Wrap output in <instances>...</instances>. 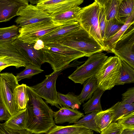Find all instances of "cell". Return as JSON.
<instances>
[{
    "mask_svg": "<svg viewBox=\"0 0 134 134\" xmlns=\"http://www.w3.org/2000/svg\"><path fill=\"white\" fill-rule=\"evenodd\" d=\"M27 90L29 99L26 108L25 129L32 134H46L56 125L54 111L31 87L27 86Z\"/></svg>",
    "mask_w": 134,
    "mask_h": 134,
    "instance_id": "cell-1",
    "label": "cell"
},
{
    "mask_svg": "<svg viewBox=\"0 0 134 134\" xmlns=\"http://www.w3.org/2000/svg\"><path fill=\"white\" fill-rule=\"evenodd\" d=\"M40 50L44 63H49L54 72L70 67L71 62L85 56L83 53L58 42L45 45Z\"/></svg>",
    "mask_w": 134,
    "mask_h": 134,
    "instance_id": "cell-2",
    "label": "cell"
},
{
    "mask_svg": "<svg viewBox=\"0 0 134 134\" xmlns=\"http://www.w3.org/2000/svg\"><path fill=\"white\" fill-rule=\"evenodd\" d=\"M57 42L80 51L86 57L104 51L100 44L81 27L68 34Z\"/></svg>",
    "mask_w": 134,
    "mask_h": 134,
    "instance_id": "cell-3",
    "label": "cell"
},
{
    "mask_svg": "<svg viewBox=\"0 0 134 134\" xmlns=\"http://www.w3.org/2000/svg\"><path fill=\"white\" fill-rule=\"evenodd\" d=\"M99 5L96 0L92 3L82 8L78 16L80 25L95 39L105 51L99 29L98 17Z\"/></svg>",
    "mask_w": 134,
    "mask_h": 134,
    "instance_id": "cell-4",
    "label": "cell"
},
{
    "mask_svg": "<svg viewBox=\"0 0 134 134\" xmlns=\"http://www.w3.org/2000/svg\"><path fill=\"white\" fill-rule=\"evenodd\" d=\"M121 66L119 58L115 55L108 57L95 76L98 88L104 92L116 85Z\"/></svg>",
    "mask_w": 134,
    "mask_h": 134,
    "instance_id": "cell-5",
    "label": "cell"
},
{
    "mask_svg": "<svg viewBox=\"0 0 134 134\" xmlns=\"http://www.w3.org/2000/svg\"><path fill=\"white\" fill-rule=\"evenodd\" d=\"M82 65L77 68L68 78L75 83L83 84L87 79L95 76L108 57L101 52L88 57Z\"/></svg>",
    "mask_w": 134,
    "mask_h": 134,
    "instance_id": "cell-6",
    "label": "cell"
},
{
    "mask_svg": "<svg viewBox=\"0 0 134 134\" xmlns=\"http://www.w3.org/2000/svg\"><path fill=\"white\" fill-rule=\"evenodd\" d=\"M62 25L51 20L27 25L19 28L17 39L24 43L33 44L43 36Z\"/></svg>",
    "mask_w": 134,
    "mask_h": 134,
    "instance_id": "cell-7",
    "label": "cell"
},
{
    "mask_svg": "<svg viewBox=\"0 0 134 134\" xmlns=\"http://www.w3.org/2000/svg\"><path fill=\"white\" fill-rule=\"evenodd\" d=\"M12 73H0V94L2 103L11 116L19 111L14 99V91L19 85Z\"/></svg>",
    "mask_w": 134,
    "mask_h": 134,
    "instance_id": "cell-8",
    "label": "cell"
},
{
    "mask_svg": "<svg viewBox=\"0 0 134 134\" xmlns=\"http://www.w3.org/2000/svg\"><path fill=\"white\" fill-rule=\"evenodd\" d=\"M131 25L116 43L110 52L134 68V26Z\"/></svg>",
    "mask_w": 134,
    "mask_h": 134,
    "instance_id": "cell-9",
    "label": "cell"
},
{
    "mask_svg": "<svg viewBox=\"0 0 134 134\" xmlns=\"http://www.w3.org/2000/svg\"><path fill=\"white\" fill-rule=\"evenodd\" d=\"M65 69L53 71L51 74L46 75V78L42 82L30 86L35 92L45 100L47 104L59 109L61 108L58 104L56 83L61 72Z\"/></svg>",
    "mask_w": 134,
    "mask_h": 134,
    "instance_id": "cell-10",
    "label": "cell"
},
{
    "mask_svg": "<svg viewBox=\"0 0 134 134\" xmlns=\"http://www.w3.org/2000/svg\"><path fill=\"white\" fill-rule=\"evenodd\" d=\"M15 20L20 28L37 23L52 20V16L36 5L28 4L21 7Z\"/></svg>",
    "mask_w": 134,
    "mask_h": 134,
    "instance_id": "cell-11",
    "label": "cell"
},
{
    "mask_svg": "<svg viewBox=\"0 0 134 134\" xmlns=\"http://www.w3.org/2000/svg\"><path fill=\"white\" fill-rule=\"evenodd\" d=\"M12 43L0 45V72L9 66L18 68L30 64Z\"/></svg>",
    "mask_w": 134,
    "mask_h": 134,
    "instance_id": "cell-12",
    "label": "cell"
},
{
    "mask_svg": "<svg viewBox=\"0 0 134 134\" xmlns=\"http://www.w3.org/2000/svg\"><path fill=\"white\" fill-rule=\"evenodd\" d=\"M83 1V0H39L36 5L52 16L74 7L79 6Z\"/></svg>",
    "mask_w": 134,
    "mask_h": 134,
    "instance_id": "cell-13",
    "label": "cell"
},
{
    "mask_svg": "<svg viewBox=\"0 0 134 134\" xmlns=\"http://www.w3.org/2000/svg\"><path fill=\"white\" fill-rule=\"evenodd\" d=\"M12 43L30 64L41 68L44 61L41 50L35 49L34 44L24 43L17 38Z\"/></svg>",
    "mask_w": 134,
    "mask_h": 134,
    "instance_id": "cell-14",
    "label": "cell"
},
{
    "mask_svg": "<svg viewBox=\"0 0 134 134\" xmlns=\"http://www.w3.org/2000/svg\"><path fill=\"white\" fill-rule=\"evenodd\" d=\"M28 4L27 0H0V23L8 21L17 16L20 9Z\"/></svg>",
    "mask_w": 134,
    "mask_h": 134,
    "instance_id": "cell-15",
    "label": "cell"
},
{
    "mask_svg": "<svg viewBox=\"0 0 134 134\" xmlns=\"http://www.w3.org/2000/svg\"><path fill=\"white\" fill-rule=\"evenodd\" d=\"M81 27L77 22L62 25L45 35L40 40L44 45L57 42L70 32Z\"/></svg>",
    "mask_w": 134,
    "mask_h": 134,
    "instance_id": "cell-16",
    "label": "cell"
},
{
    "mask_svg": "<svg viewBox=\"0 0 134 134\" xmlns=\"http://www.w3.org/2000/svg\"><path fill=\"white\" fill-rule=\"evenodd\" d=\"M84 116L83 113L77 109L62 107L58 110L54 111L53 118L55 124H61L66 122L75 124Z\"/></svg>",
    "mask_w": 134,
    "mask_h": 134,
    "instance_id": "cell-17",
    "label": "cell"
},
{
    "mask_svg": "<svg viewBox=\"0 0 134 134\" xmlns=\"http://www.w3.org/2000/svg\"><path fill=\"white\" fill-rule=\"evenodd\" d=\"M46 134H93V132L74 124L65 126L56 125Z\"/></svg>",
    "mask_w": 134,
    "mask_h": 134,
    "instance_id": "cell-18",
    "label": "cell"
},
{
    "mask_svg": "<svg viewBox=\"0 0 134 134\" xmlns=\"http://www.w3.org/2000/svg\"><path fill=\"white\" fill-rule=\"evenodd\" d=\"M81 8L79 6L75 7L61 13L51 16L52 20L63 25L77 22L78 15Z\"/></svg>",
    "mask_w": 134,
    "mask_h": 134,
    "instance_id": "cell-19",
    "label": "cell"
},
{
    "mask_svg": "<svg viewBox=\"0 0 134 134\" xmlns=\"http://www.w3.org/2000/svg\"><path fill=\"white\" fill-rule=\"evenodd\" d=\"M27 120L26 108L19 110L4 123L7 127L14 130L25 129Z\"/></svg>",
    "mask_w": 134,
    "mask_h": 134,
    "instance_id": "cell-20",
    "label": "cell"
},
{
    "mask_svg": "<svg viewBox=\"0 0 134 134\" xmlns=\"http://www.w3.org/2000/svg\"><path fill=\"white\" fill-rule=\"evenodd\" d=\"M104 92L103 90L98 88L88 101L83 104V109L85 114L98 113L103 110L100 100Z\"/></svg>",
    "mask_w": 134,
    "mask_h": 134,
    "instance_id": "cell-21",
    "label": "cell"
},
{
    "mask_svg": "<svg viewBox=\"0 0 134 134\" xmlns=\"http://www.w3.org/2000/svg\"><path fill=\"white\" fill-rule=\"evenodd\" d=\"M103 8L106 20L117 18L119 4L121 0H96Z\"/></svg>",
    "mask_w": 134,
    "mask_h": 134,
    "instance_id": "cell-22",
    "label": "cell"
},
{
    "mask_svg": "<svg viewBox=\"0 0 134 134\" xmlns=\"http://www.w3.org/2000/svg\"><path fill=\"white\" fill-rule=\"evenodd\" d=\"M112 122H116L119 119L131 112H134V103L132 104L118 102L111 108Z\"/></svg>",
    "mask_w": 134,
    "mask_h": 134,
    "instance_id": "cell-23",
    "label": "cell"
},
{
    "mask_svg": "<svg viewBox=\"0 0 134 134\" xmlns=\"http://www.w3.org/2000/svg\"><path fill=\"white\" fill-rule=\"evenodd\" d=\"M58 103L60 108L70 107L73 109H79L82 103L77 96L69 92L66 94H63L58 92Z\"/></svg>",
    "mask_w": 134,
    "mask_h": 134,
    "instance_id": "cell-24",
    "label": "cell"
},
{
    "mask_svg": "<svg viewBox=\"0 0 134 134\" xmlns=\"http://www.w3.org/2000/svg\"><path fill=\"white\" fill-rule=\"evenodd\" d=\"M26 84L19 85L14 91V99L19 110L26 108L29 97Z\"/></svg>",
    "mask_w": 134,
    "mask_h": 134,
    "instance_id": "cell-25",
    "label": "cell"
},
{
    "mask_svg": "<svg viewBox=\"0 0 134 134\" xmlns=\"http://www.w3.org/2000/svg\"><path fill=\"white\" fill-rule=\"evenodd\" d=\"M121 63L120 74L116 82V85L133 83L134 68L121 59Z\"/></svg>",
    "mask_w": 134,
    "mask_h": 134,
    "instance_id": "cell-26",
    "label": "cell"
},
{
    "mask_svg": "<svg viewBox=\"0 0 134 134\" xmlns=\"http://www.w3.org/2000/svg\"><path fill=\"white\" fill-rule=\"evenodd\" d=\"M134 23V13L128 19L119 31L107 40L104 42L105 51L110 52L116 43L130 26Z\"/></svg>",
    "mask_w": 134,
    "mask_h": 134,
    "instance_id": "cell-27",
    "label": "cell"
},
{
    "mask_svg": "<svg viewBox=\"0 0 134 134\" xmlns=\"http://www.w3.org/2000/svg\"><path fill=\"white\" fill-rule=\"evenodd\" d=\"M83 84V87L81 92L77 96L82 103L90 99L94 92L98 88L97 80L95 76L87 79Z\"/></svg>",
    "mask_w": 134,
    "mask_h": 134,
    "instance_id": "cell-28",
    "label": "cell"
},
{
    "mask_svg": "<svg viewBox=\"0 0 134 134\" xmlns=\"http://www.w3.org/2000/svg\"><path fill=\"white\" fill-rule=\"evenodd\" d=\"M134 13V0H121L119 4L117 18L125 23Z\"/></svg>",
    "mask_w": 134,
    "mask_h": 134,
    "instance_id": "cell-29",
    "label": "cell"
},
{
    "mask_svg": "<svg viewBox=\"0 0 134 134\" xmlns=\"http://www.w3.org/2000/svg\"><path fill=\"white\" fill-rule=\"evenodd\" d=\"M19 29L15 25L0 28V45L12 43L16 39L19 35Z\"/></svg>",
    "mask_w": 134,
    "mask_h": 134,
    "instance_id": "cell-30",
    "label": "cell"
},
{
    "mask_svg": "<svg viewBox=\"0 0 134 134\" xmlns=\"http://www.w3.org/2000/svg\"><path fill=\"white\" fill-rule=\"evenodd\" d=\"M95 120L97 126L101 132L112 122L110 108L97 113L95 117Z\"/></svg>",
    "mask_w": 134,
    "mask_h": 134,
    "instance_id": "cell-31",
    "label": "cell"
},
{
    "mask_svg": "<svg viewBox=\"0 0 134 134\" xmlns=\"http://www.w3.org/2000/svg\"><path fill=\"white\" fill-rule=\"evenodd\" d=\"M125 23L117 18L106 20L103 42L116 34Z\"/></svg>",
    "mask_w": 134,
    "mask_h": 134,
    "instance_id": "cell-32",
    "label": "cell"
},
{
    "mask_svg": "<svg viewBox=\"0 0 134 134\" xmlns=\"http://www.w3.org/2000/svg\"><path fill=\"white\" fill-rule=\"evenodd\" d=\"M97 113H92L84 115L75 124L94 131L97 133H100V131L97 126L95 122V118Z\"/></svg>",
    "mask_w": 134,
    "mask_h": 134,
    "instance_id": "cell-33",
    "label": "cell"
},
{
    "mask_svg": "<svg viewBox=\"0 0 134 134\" xmlns=\"http://www.w3.org/2000/svg\"><path fill=\"white\" fill-rule=\"evenodd\" d=\"M43 71L41 68L30 64L25 67L24 70L18 74L15 77L18 82L24 79L30 78Z\"/></svg>",
    "mask_w": 134,
    "mask_h": 134,
    "instance_id": "cell-34",
    "label": "cell"
},
{
    "mask_svg": "<svg viewBox=\"0 0 134 134\" xmlns=\"http://www.w3.org/2000/svg\"><path fill=\"white\" fill-rule=\"evenodd\" d=\"M116 122L124 129L134 128V112L122 117Z\"/></svg>",
    "mask_w": 134,
    "mask_h": 134,
    "instance_id": "cell-35",
    "label": "cell"
},
{
    "mask_svg": "<svg viewBox=\"0 0 134 134\" xmlns=\"http://www.w3.org/2000/svg\"><path fill=\"white\" fill-rule=\"evenodd\" d=\"M124 129L116 122H112L100 132V134H121Z\"/></svg>",
    "mask_w": 134,
    "mask_h": 134,
    "instance_id": "cell-36",
    "label": "cell"
},
{
    "mask_svg": "<svg viewBox=\"0 0 134 134\" xmlns=\"http://www.w3.org/2000/svg\"><path fill=\"white\" fill-rule=\"evenodd\" d=\"M99 4L100 7L98 17V24L101 36L103 41L106 20L104 9L99 3Z\"/></svg>",
    "mask_w": 134,
    "mask_h": 134,
    "instance_id": "cell-37",
    "label": "cell"
},
{
    "mask_svg": "<svg viewBox=\"0 0 134 134\" xmlns=\"http://www.w3.org/2000/svg\"><path fill=\"white\" fill-rule=\"evenodd\" d=\"M0 134H32L25 129L14 130L6 127L4 123H0Z\"/></svg>",
    "mask_w": 134,
    "mask_h": 134,
    "instance_id": "cell-38",
    "label": "cell"
},
{
    "mask_svg": "<svg viewBox=\"0 0 134 134\" xmlns=\"http://www.w3.org/2000/svg\"><path fill=\"white\" fill-rule=\"evenodd\" d=\"M122 100L124 103L132 104L134 102V87L129 88L122 94Z\"/></svg>",
    "mask_w": 134,
    "mask_h": 134,
    "instance_id": "cell-39",
    "label": "cell"
},
{
    "mask_svg": "<svg viewBox=\"0 0 134 134\" xmlns=\"http://www.w3.org/2000/svg\"><path fill=\"white\" fill-rule=\"evenodd\" d=\"M11 116L2 103L0 104V121H7Z\"/></svg>",
    "mask_w": 134,
    "mask_h": 134,
    "instance_id": "cell-40",
    "label": "cell"
},
{
    "mask_svg": "<svg viewBox=\"0 0 134 134\" xmlns=\"http://www.w3.org/2000/svg\"><path fill=\"white\" fill-rule=\"evenodd\" d=\"M44 46V45L43 41L40 39L34 44V48L36 50H40L43 48Z\"/></svg>",
    "mask_w": 134,
    "mask_h": 134,
    "instance_id": "cell-41",
    "label": "cell"
},
{
    "mask_svg": "<svg viewBox=\"0 0 134 134\" xmlns=\"http://www.w3.org/2000/svg\"><path fill=\"white\" fill-rule=\"evenodd\" d=\"M121 134H134V128L124 129Z\"/></svg>",
    "mask_w": 134,
    "mask_h": 134,
    "instance_id": "cell-42",
    "label": "cell"
},
{
    "mask_svg": "<svg viewBox=\"0 0 134 134\" xmlns=\"http://www.w3.org/2000/svg\"><path fill=\"white\" fill-rule=\"evenodd\" d=\"M0 73H1L0 72ZM1 103H2V100H1V96H0V104Z\"/></svg>",
    "mask_w": 134,
    "mask_h": 134,
    "instance_id": "cell-43",
    "label": "cell"
}]
</instances>
